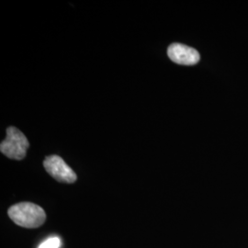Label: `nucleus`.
Listing matches in <instances>:
<instances>
[{
	"label": "nucleus",
	"instance_id": "7ed1b4c3",
	"mask_svg": "<svg viewBox=\"0 0 248 248\" xmlns=\"http://www.w3.org/2000/svg\"><path fill=\"white\" fill-rule=\"evenodd\" d=\"M44 167L48 174L59 182L71 184L78 178L74 170L58 155L47 156L44 161Z\"/></svg>",
	"mask_w": 248,
	"mask_h": 248
},
{
	"label": "nucleus",
	"instance_id": "f257e3e1",
	"mask_svg": "<svg viewBox=\"0 0 248 248\" xmlns=\"http://www.w3.org/2000/svg\"><path fill=\"white\" fill-rule=\"evenodd\" d=\"M8 213L13 222L24 228H38L46 220L44 209L31 202L15 204L9 208Z\"/></svg>",
	"mask_w": 248,
	"mask_h": 248
},
{
	"label": "nucleus",
	"instance_id": "20e7f679",
	"mask_svg": "<svg viewBox=\"0 0 248 248\" xmlns=\"http://www.w3.org/2000/svg\"><path fill=\"white\" fill-rule=\"evenodd\" d=\"M171 61L182 65H194L200 61V53L194 48L181 44H173L168 49Z\"/></svg>",
	"mask_w": 248,
	"mask_h": 248
},
{
	"label": "nucleus",
	"instance_id": "f03ea898",
	"mask_svg": "<svg viewBox=\"0 0 248 248\" xmlns=\"http://www.w3.org/2000/svg\"><path fill=\"white\" fill-rule=\"evenodd\" d=\"M29 141L26 136L15 127L7 129V137L0 144L1 153L10 159L22 160L26 156Z\"/></svg>",
	"mask_w": 248,
	"mask_h": 248
},
{
	"label": "nucleus",
	"instance_id": "39448f33",
	"mask_svg": "<svg viewBox=\"0 0 248 248\" xmlns=\"http://www.w3.org/2000/svg\"><path fill=\"white\" fill-rule=\"evenodd\" d=\"M61 245V241L58 237H52L45 241L39 248H59Z\"/></svg>",
	"mask_w": 248,
	"mask_h": 248
}]
</instances>
